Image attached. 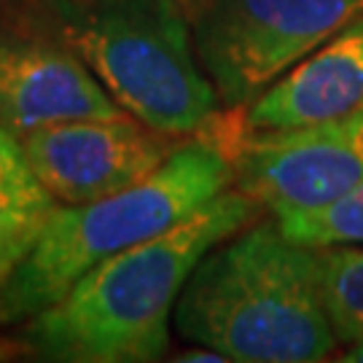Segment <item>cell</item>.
I'll return each mask as SVG.
<instances>
[{
  "label": "cell",
  "mask_w": 363,
  "mask_h": 363,
  "mask_svg": "<svg viewBox=\"0 0 363 363\" xmlns=\"http://www.w3.org/2000/svg\"><path fill=\"white\" fill-rule=\"evenodd\" d=\"M259 202L226 189L172 229L100 261L49 310L25 320V350L57 363H145L167 352L169 315L213 247L245 229Z\"/></svg>",
  "instance_id": "cell-1"
},
{
  "label": "cell",
  "mask_w": 363,
  "mask_h": 363,
  "mask_svg": "<svg viewBox=\"0 0 363 363\" xmlns=\"http://www.w3.org/2000/svg\"><path fill=\"white\" fill-rule=\"evenodd\" d=\"M172 315L186 342L240 363H315L339 347L318 247L291 240L277 220L247 223L208 250Z\"/></svg>",
  "instance_id": "cell-2"
},
{
  "label": "cell",
  "mask_w": 363,
  "mask_h": 363,
  "mask_svg": "<svg viewBox=\"0 0 363 363\" xmlns=\"http://www.w3.org/2000/svg\"><path fill=\"white\" fill-rule=\"evenodd\" d=\"M232 183V159L205 135L178 145L148 178L124 191L54 208L35 245L0 286V323H25L49 310L100 261L172 229Z\"/></svg>",
  "instance_id": "cell-3"
},
{
  "label": "cell",
  "mask_w": 363,
  "mask_h": 363,
  "mask_svg": "<svg viewBox=\"0 0 363 363\" xmlns=\"http://www.w3.org/2000/svg\"><path fill=\"white\" fill-rule=\"evenodd\" d=\"M65 43L130 116L183 138L216 118L218 91L199 62L181 0H49Z\"/></svg>",
  "instance_id": "cell-4"
},
{
  "label": "cell",
  "mask_w": 363,
  "mask_h": 363,
  "mask_svg": "<svg viewBox=\"0 0 363 363\" xmlns=\"http://www.w3.org/2000/svg\"><path fill=\"white\" fill-rule=\"evenodd\" d=\"M199 62L226 108H247L363 13V0H181Z\"/></svg>",
  "instance_id": "cell-5"
},
{
  "label": "cell",
  "mask_w": 363,
  "mask_h": 363,
  "mask_svg": "<svg viewBox=\"0 0 363 363\" xmlns=\"http://www.w3.org/2000/svg\"><path fill=\"white\" fill-rule=\"evenodd\" d=\"M202 132L229 154L237 189L272 213L325 208L363 186V113L288 130L216 116Z\"/></svg>",
  "instance_id": "cell-6"
},
{
  "label": "cell",
  "mask_w": 363,
  "mask_h": 363,
  "mask_svg": "<svg viewBox=\"0 0 363 363\" xmlns=\"http://www.w3.org/2000/svg\"><path fill=\"white\" fill-rule=\"evenodd\" d=\"M40 186L65 205H84L148 178L178 143L140 118L118 113L60 121L22 138Z\"/></svg>",
  "instance_id": "cell-7"
},
{
  "label": "cell",
  "mask_w": 363,
  "mask_h": 363,
  "mask_svg": "<svg viewBox=\"0 0 363 363\" xmlns=\"http://www.w3.org/2000/svg\"><path fill=\"white\" fill-rule=\"evenodd\" d=\"M124 108L57 38L0 27V127L13 138L73 121L118 116Z\"/></svg>",
  "instance_id": "cell-8"
},
{
  "label": "cell",
  "mask_w": 363,
  "mask_h": 363,
  "mask_svg": "<svg viewBox=\"0 0 363 363\" xmlns=\"http://www.w3.org/2000/svg\"><path fill=\"white\" fill-rule=\"evenodd\" d=\"M363 113V13L245 108L247 130H288Z\"/></svg>",
  "instance_id": "cell-9"
},
{
  "label": "cell",
  "mask_w": 363,
  "mask_h": 363,
  "mask_svg": "<svg viewBox=\"0 0 363 363\" xmlns=\"http://www.w3.org/2000/svg\"><path fill=\"white\" fill-rule=\"evenodd\" d=\"M54 196L33 172L0 178V286L35 245Z\"/></svg>",
  "instance_id": "cell-10"
},
{
  "label": "cell",
  "mask_w": 363,
  "mask_h": 363,
  "mask_svg": "<svg viewBox=\"0 0 363 363\" xmlns=\"http://www.w3.org/2000/svg\"><path fill=\"white\" fill-rule=\"evenodd\" d=\"M320 283L339 345L363 342V242L318 247Z\"/></svg>",
  "instance_id": "cell-11"
},
{
  "label": "cell",
  "mask_w": 363,
  "mask_h": 363,
  "mask_svg": "<svg viewBox=\"0 0 363 363\" xmlns=\"http://www.w3.org/2000/svg\"><path fill=\"white\" fill-rule=\"evenodd\" d=\"M274 220L283 234L310 247L363 242V186L325 208L280 210Z\"/></svg>",
  "instance_id": "cell-12"
},
{
  "label": "cell",
  "mask_w": 363,
  "mask_h": 363,
  "mask_svg": "<svg viewBox=\"0 0 363 363\" xmlns=\"http://www.w3.org/2000/svg\"><path fill=\"white\" fill-rule=\"evenodd\" d=\"M33 172L27 164L22 140L13 138L6 127H0V178H11V175H25Z\"/></svg>",
  "instance_id": "cell-13"
},
{
  "label": "cell",
  "mask_w": 363,
  "mask_h": 363,
  "mask_svg": "<svg viewBox=\"0 0 363 363\" xmlns=\"http://www.w3.org/2000/svg\"><path fill=\"white\" fill-rule=\"evenodd\" d=\"M339 361L363 363V342H358V345H347V350L339 355Z\"/></svg>",
  "instance_id": "cell-14"
}]
</instances>
